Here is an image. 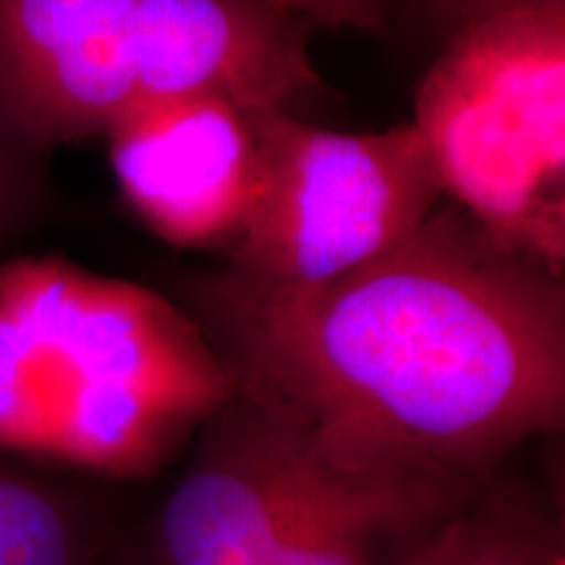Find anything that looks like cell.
<instances>
[{
  "label": "cell",
  "mask_w": 565,
  "mask_h": 565,
  "mask_svg": "<svg viewBox=\"0 0 565 565\" xmlns=\"http://www.w3.org/2000/svg\"><path fill=\"white\" fill-rule=\"evenodd\" d=\"M118 536L79 492L0 461V565H89Z\"/></svg>",
  "instance_id": "10"
},
{
  "label": "cell",
  "mask_w": 565,
  "mask_h": 565,
  "mask_svg": "<svg viewBox=\"0 0 565 565\" xmlns=\"http://www.w3.org/2000/svg\"><path fill=\"white\" fill-rule=\"evenodd\" d=\"M398 565H565L563 503L503 471Z\"/></svg>",
  "instance_id": "9"
},
{
  "label": "cell",
  "mask_w": 565,
  "mask_h": 565,
  "mask_svg": "<svg viewBox=\"0 0 565 565\" xmlns=\"http://www.w3.org/2000/svg\"><path fill=\"white\" fill-rule=\"evenodd\" d=\"M477 492L345 461L236 385L137 542L150 565H398Z\"/></svg>",
  "instance_id": "3"
},
{
  "label": "cell",
  "mask_w": 565,
  "mask_h": 565,
  "mask_svg": "<svg viewBox=\"0 0 565 565\" xmlns=\"http://www.w3.org/2000/svg\"><path fill=\"white\" fill-rule=\"evenodd\" d=\"M207 324L242 391L366 469L482 490L565 424V282L443 200L404 244L312 288L221 275Z\"/></svg>",
  "instance_id": "1"
},
{
  "label": "cell",
  "mask_w": 565,
  "mask_h": 565,
  "mask_svg": "<svg viewBox=\"0 0 565 565\" xmlns=\"http://www.w3.org/2000/svg\"><path fill=\"white\" fill-rule=\"evenodd\" d=\"M137 0H0V134L24 152L105 137L137 97Z\"/></svg>",
  "instance_id": "7"
},
{
  "label": "cell",
  "mask_w": 565,
  "mask_h": 565,
  "mask_svg": "<svg viewBox=\"0 0 565 565\" xmlns=\"http://www.w3.org/2000/svg\"><path fill=\"white\" fill-rule=\"evenodd\" d=\"M105 139L124 200L154 236L175 249L236 246L259 183L249 113L207 97H137Z\"/></svg>",
  "instance_id": "6"
},
{
  "label": "cell",
  "mask_w": 565,
  "mask_h": 565,
  "mask_svg": "<svg viewBox=\"0 0 565 565\" xmlns=\"http://www.w3.org/2000/svg\"><path fill=\"white\" fill-rule=\"evenodd\" d=\"M296 17L328 26H362L372 30L380 24L377 0H273Z\"/></svg>",
  "instance_id": "11"
},
{
  "label": "cell",
  "mask_w": 565,
  "mask_h": 565,
  "mask_svg": "<svg viewBox=\"0 0 565 565\" xmlns=\"http://www.w3.org/2000/svg\"><path fill=\"white\" fill-rule=\"evenodd\" d=\"M249 116L259 183L228 252L233 280L322 286L404 244L445 200L412 121L353 134L307 124L291 110Z\"/></svg>",
  "instance_id": "5"
},
{
  "label": "cell",
  "mask_w": 565,
  "mask_h": 565,
  "mask_svg": "<svg viewBox=\"0 0 565 565\" xmlns=\"http://www.w3.org/2000/svg\"><path fill=\"white\" fill-rule=\"evenodd\" d=\"M443 9L450 13V19L458 24L466 21L487 17V13L515 9V6H534V3H550V0H440Z\"/></svg>",
  "instance_id": "12"
},
{
  "label": "cell",
  "mask_w": 565,
  "mask_h": 565,
  "mask_svg": "<svg viewBox=\"0 0 565 565\" xmlns=\"http://www.w3.org/2000/svg\"><path fill=\"white\" fill-rule=\"evenodd\" d=\"M443 196L565 273V0L458 24L414 95Z\"/></svg>",
  "instance_id": "4"
},
{
  "label": "cell",
  "mask_w": 565,
  "mask_h": 565,
  "mask_svg": "<svg viewBox=\"0 0 565 565\" xmlns=\"http://www.w3.org/2000/svg\"><path fill=\"white\" fill-rule=\"evenodd\" d=\"M236 380L183 309L61 257L0 263V450L147 477Z\"/></svg>",
  "instance_id": "2"
},
{
  "label": "cell",
  "mask_w": 565,
  "mask_h": 565,
  "mask_svg": "<svg viewBox=\"0 0 565 565\" xmlns=\"http://www.w3.org/2000/svg\"><path fill=\"white\" fill-rule=\"evenodd\" d=\"M89 565H150L141 553L137 536H118L110 547H105Z\"/></svg>",
  "instance_id": "14"
},
{
  "label": "cell",
  "mask_w": 565,
  "mask_h": 565,
  "mask_svg": "<svg viewBox=\"0 0 565 565\" xmlns=\"http://www.w3.org/2000/svg\"><path fill=\"white\" fill-rule=\"evenodd\" d=\"M24 154L13 141H9L0 134V223L9 215L13 194L19 189V173H17V158Z\"/></svg>",
  "instance_id": "13"
},
{
  "label": "cell",
  "mask_w": 565,
  "mask_h": 565,
  "mask_svg": "<svg viewBox=\"0 0 565 565\" xmlns=\"http://www.w3.org/2000/svg\"><path fill=\"white\" fill-rule=\"evenodd\" d=\"M307 24L273 0H137V97H207L242 113L288 110L322 89Z\"/></svg>",
  "instance_id": "8"
}]
</instances>
